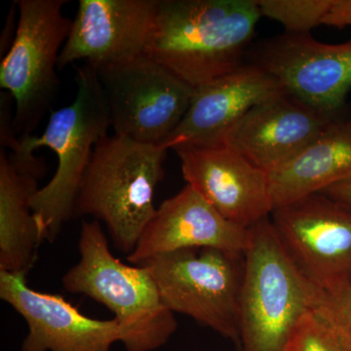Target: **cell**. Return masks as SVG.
<instances>
[{
    "instance_id": "1",
    "label": "cell",
    "mask_w": 351,
    "mask_h": 351,
    "mask_svg": "<svg viewBox=\"0 0 351 351\" xmlns=\"http://www.w3.org/2000/svg\"><path fill=\"white\" fill-rule=\"evenodd\" d=\"M261 17L257 0H158L145 55L198 89L243 64Z\"/></svg>"
},
{
    "instance_id": "2",
    "label": "cell",
    "mask_w": 351,
    "mask_h": 351,
    "mask_svg": "<svg viewBox=\"0 0 351 351\" xmlns=\"http://www.w3.org/2000/svg\"><path fill=\"white\" fill-rule=\"evenodd\" d=\"M78 251L80 260L62 279L64 290L91 298L114 314L126 351H154L165 346L178 322L149 270L115 257L96 219L82 221Z\"/></svg>"
},
{
    "instance_id": "3",
    "label": "cell",
    "mask_w": 351,
    "mask_h": 351,
    "mask_svg": "<svg viewBox=\"0 0 351 351\" xmlns=\"http://www.w3.org/2000/svg\"><path fill=\"white\" fill-rule=\"evenodd\" d=\"M77 94L71 104L51 112L40 136L18 137L24 151L48 147L56 154V172L32 201L41 241H54L64 223L75 217L80 186L97 144L108 136L110 110L96 71L76 66Z\"/></svg>"
},
{
    "instance_id": "4",
    "label": "cell",
    "mask_w": 351,
    "mask_h": 351,
    "mask_svg": "<svg viewBox=\"0 0 351 351\" xmlns=\"http://www.w3.org/2000/svg\"><path fill=\"white\" fill-rule=\"evenodd\" d=\"M168 149L124 136H106L95 147L80 186L75 216L103 221L117 250L129 254L156 215L154 195Z\"/></svg>"
},
{
    "instance_id": "5",
    "label": "cell",
    "mask_w": 351,
    "mask_h": 351,
    "mask_svg": "<svg viewBox=\"0 0 351 351\" xmlns=\"http://www.w3.org/2000/svg\"><path fill=\"white\" fill-rule=\"evenodd\" d=\"M250 230L237 351H286L295 328L314 308V288L289 260L270 218Z\"/></svg>"
},
{
    "instance_id": "6",
    "label": "cell",
    "mask_w": 351,
    "mask_h": 351,
    "mask_svg": "<svg viewBox=\"0 0 351 351\" xmlns=\"http://www.w3.org/2000/svg\"><path fill=\"white\" fill-rule=\"evenodd\" d=\"M15 38L0 64V87L15 101L12 131L31 136L59 91L58 62L73 20L66 0H17Z\"/></svg>"
},
{
    "instance_id": "7",
    "label": "cell",
    "mask_w": 351,
    "mask_h": 351,
    "mask_svg": "<svg viewBox=\"0 0 351 351\" xmlns=\"http://www.w3.org/2000/svg\"><path fill=\"white\" fill-rule=\"evenodd\" d=\"M165 306L184 314L239 346V302L244 254L219 249H186L143 263Z\"/></svg>"
},
{
    "instance_id": "8",
    "label": "cell",
    "mask_w": 351,
    "mask_h": 351,
    "mask_svg": "<svg viewBox=\"0 0 351 351\" xmlns=\"http://www.w3.org/2000/svg\"><path fill=\"white\" fill-rule=\"evenodd\" d=\"M94 69L115 135L137 142L163 145L195 95V89L147 55Z\"/></svg>"
},
{
    "instance_id": "9",
    "label": "cell",
    "mask_w": 351,
    "mask_h": 351,
    "mask_svg": "<svg viewBox=\"0 0 351 351\" xmlns=\"http://www.w3.org/2000/svg\"><path fill=\"white\" fill-rule=\"evenodd\" d=\"M272 226L289 260L313 287L351 285V207L315 193L276 208Z\"/></svg>"
},
{
    "instance_id": "10",
    "label": "cell",
    "mask_w": 351,
    "mask_h": 351,
    "mask_svg": "<svg viewBox=\"0 0 351 351\" xmlns=\"http://www.w3.org/2000/svg\"><path fill=\"white\" fill-rule=\"evenodd\" d=\"M252 64L274 76L288 94L339 117L351 88V38L328 44L309 34L286 32L263 43Z\"/></svg>"
},
{
    "instance_id": "11",
    "label": "cell",
    "mask_w": 351,
    "mask_h": 351,
    "mask_svg": "<svg viewBox=\"0 0 351 351\" xmlns=\"http://www.w3.org/2000/svg\"><path fill=\"white\" fill-rule=\"evenodd\" d=\"M0 299L27 323L21 351H110L121 343L123 332L115 318L84 315L63 295L29 287L27 274L0 271Z\"/></svg>"
},
{
    "instance_id": "12",
    "label": "cell",
    "mask_w": 351,
    "mask_h": 351,
    "mask_svg": "<svg viewBox=\"0 0 351 351\" xmlns=\"http://www.w3.org/2000/svg\"><path fill=\"white\" fill-rule=\"evenodd\" d=\"M158 0H80L58 69L84 61L93 69L145 55Z\"/></svg>"
},
{
    "instance_id": "13",
    "label": "cell",
    "mask_w": 351,
    "mask_h": 351,
    "mask_svg": "<svg viewBox=\"0 0 351 351\" xmlns=\"http://www.w3.org/2000/svg\"><path fill=\"white\" fill-rule=\"evenodd\" d=\"M182 177L235 225L250 228L274 211L269 174L225 144L174 149Z\"/></svg>"
},
{
    "instance_id": "14",
    "label": "cell",
    "mask_w": 351,
    "mask_h": 351,
    "mask_svg": "<svg viewBox=\"0 0 351 351\" xmlns=\"http://www.w3.org/2000/svg\"><path fill=\"white\" fill-rule=\"evenodd\" d=\"M250 242V228L228 221L186 184L157 208L126 260L130 265H141L156 256L186 249L215 248L244 254Z\"/></svg>"
},
{
    "instance_id": "15",
    "label": "cell",
    "mask_w": 351,
    "mask_h": 351,
    "mask_svg": "<svg viewBox=\"0 0 351 351\" xmlns=\"http://www.w3.org/2000/svg\"><path fill=\"white\" fill-rule=\"evenodd\" d=\"M337 117L284 92L252 108L219 144L269 174L297 156Z\"/></svg>"
},
{
    "instance_id": "16",
    "label": "cell",
    "mask_w": 351,
    "mask_h": 351,
    "mask_svg": "<svg viewBox=\"0 0 351 351\" xmlns=\"http://www.w3.org/2000/svg\"><path fill=\"white\" fill-rule=\"evenodd\" d=\"M286 92L274 76L255 64L195 89L181 123L163 143L167 149L219 144L252 108Z\"/></svg>"
},
{
    "instance_id": "17",
    "label": "cell",
    "mask_w": 351,
    "mask_h": 351,
    "mask_svg": "<svg viewBox=\"0 0 351 351\" xmlns=\"http://www.w3.org/2000/svg\"><path fill=\"white\" fill-rule=\"evenodd\" d=\"M47 171L44 159L24 151L18 137L1 141L0 152V271L27 274L43 243L32 201Z\"/></svg>"
},
{
    "instance_id": "18",
    "label": "cell",
    "mask_w": 351,
    "mask_h": 351,
    "mask_svg": "<svg viewBox=\"0 0 351 351\" xmlns=\"http://www.w3.org/2000/svg\"><path fill=\"white\" fill-rule=\"evenodd\" d=\"M351 177V119L337 117L297 156L269 173L274 210Z\"/></svg>"
},
{
    "instance_id": "19",
    "label": "cell",
    "mask_w": 351,
    "mask_h": 351,
    "mask_svg": "<svg viewBox=\"0 0 351 351\" xmlns=\"http://www.w3.org/2000/svg\"><path fill=\"white\" fill-rule=\"evenodd\" d=\"M261 16L280 23L288 34H306L323 21L334 0H257Z\"/></svg>"
},
{
    "instance_id": "20",
    "label": "cell",
    "mask_w": 351,
    "mask_h": 351,
    "mask_svg": "<svg viewBox=\"0 0 351 351\" xmlns=\"http://www.w3.org/2000/svg\"><path fill=\"white\" fill-rule=\"evenodd\" d=\"M286 351H351V346L324 314L313 308L295 328Z\"/></svg>"
},
{
    "instance_id": "21",
    "label": "cell",
    "mask_w": 351,
    "mask_h": 351,
    "mask_svg": "<svg viewBox=\"0 0 351 351\" xmlns=\"http://www.w3.org/2000/svg\"><path fill=\"white\" fill-rule=\"evenodd\" d=\"M314 309L324 314L351 346V285L334 293L314 288Z\"/></svg>"
},
{
    "instance_id": "22",
    "label": "cell",
    "mask_w": 351,
    "mask_h": 351,
    "mask_svg": "<svg viewBox=\"0 0 351 351\" xmlns=\"http://www.w3.org/2000/svg\"><path fill=\"white\" fill-rule=\"evenodd\" d=\"M322 25L343 29L351 27V0H334Z\"/></svg>"
},
{
    "instance_id": "23",
    "label": "cell",
    "mask_w": 351,
    "mask_h": 351,
    "mask_svg": "<svg viewBox=\"0 0 351 351\" xmlns=\"http://www.w3.org/2000/svg\"><path fill=\"white\" fill-rule=\"evenodd\" d=\"M324 195L330 196L332 199L343 203L351 207V177L345 181L339 182L323 191Z\"/></svg>"
}]
</instances>
